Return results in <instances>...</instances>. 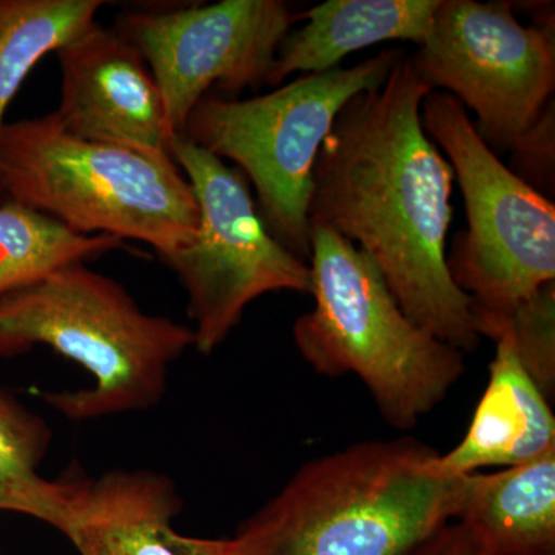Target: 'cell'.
<instances>
[{
	"instance_id": "cell-17",
	"label": "cell",
	"mask_w": 555,
	"mask_h": 555,
	"mask_svg": "<svg viewBox=\"0 0 555 555\" xmlns=\"http://www.w3.org/2000/svg\"><path fill=\"white\" fill-rule=\"evenodd\" d=\"M104 5L102 0H0V131L33 68L96 24Z\"/></svg>"
},
{
	"instance_id": "cell-4",
	"label": "cell",
	"mask_w": 555,
	"mask_h": 555,
	"mask_svg": "<svg viewBox=\"0 0 555 555\" xmlns=\"http://www.w3.org/2000/svg\"><path fill=\"white\" fill-rule=\"evenodd\" d=\"M0 196L79 235L147 244L160 259L195 240L199 207L173 156L75 137L53 113L5 122Z\"/></svg>"
},
{
	"instance_id": "cell-12",
	"label": "cell",
	"mask_w": 555,
	"mask_h": 555,
	"mask_svg": "<svg viewBox=\"0 0 555 555\" xmlns=\"http://www.w3.org/2000/svg\"><path fill=\"white\" fill-rule=\"evenodd\" d=\"M175 481L150 469L112 470L87 480L65 537L80 555H229L230 539L179 534Z\"/></svg>"
},
{
	"instance_id": "cell-6",
	"label": "cell",
	"mask_w": 555,
	"mask_h": 555,
	"mask_svg": "<svg viewBox=\"0 0 555 555\" xmlns=\"http://www.w3.org/2000/svg\"><path fill=\"white\" fill-rule=\"evenodd\" d=\"M404 53L386 49L353 67L301 75L250 100L207 94L181 134L238 167L273 238L306 262L318 152L347 102L383 86Z\"/></svg>"
},
{
	"instance_id": "cell-5",
	"label": "cell",
	"mask_w": 555,
	"mask_h": 555,
	"mask_svg": "<svg viewBox=\"0 0 555 555\" xmlns=\"http://www.w3.org/2000/svg\"><path fill=\"white\" fill-rule=\"evenodd\" d=\"M315 308L295 321L294 341L313 371L357 375L383 418L412 429L465 374V352L416 326L375 262L324 225H310Z\"/></svg>"
},
{
	"instance_id": "cell-15",
	"label": "cell",
	"mask_w": 555,
	"mask_h": 555,
	"mask_svg": "<svg viewBox=\"0 0 555 555\" xmlns=\"http://www.w3.org/2000/svg\"><path fill=\"white\" fill-rule=\"evenodd\" d=\"M492 555H555V449L496 474H474L459 517Z\"/></svg>"
},
{
	"instance_id": "cell-21",
	"label": "cell",
	"mask_w": 555,
	"mask_h": 555,
	"mask_svg": "<svg viewBox=\"0 0 555 555\" xmlns=\"http://www.w3.org/2000/svg\"><path fill=\"white\" fill-rule=\"evenodd\" d=\"M412 555H492L480 537L463 521L444 526Z\"/></svg>"
},
{
	"instance_id": "cell-3",
	"label": "cell",
	"mask_w": 555,
	"mask_h": 555,
	"mask_svg": "<svg viewBox=\"0 0 555 555\" xmlns=\"http://www.w3.org/2000/svg\"><path fill=\"white\" fill-rule=\"evenodd\" d=\"M50 347L93 378L86 389L50 390L43 401L72 422L155 408L193 328L141 309L129 291L87 262L65 266L0 298V357Z\"/></svg>"
},
{
	"instance_id": "cell-11",
	"label": "cell",
	"mask_w": 555,
	"mask_h": 555,
	"mask_svg": "<svg viewBox=\"0 0 555 555\" xmlns=\"http://www.w3.org/2000/svg\"><path fill=\"white\" fill-rule=\"evenodd\" d=\"M61 101L54 115L75 137L171 156L178 137L144 57L118 28L93 24L56 51Z\"/></svg>"
},
{
	"instance_id": "cell-19",
	"label": "cell",
	"mask_w": 555,
	"mask_h": 555,
	"mask_svg": "<svg viewBox=\"0 0 555 555\" xmlns=\"http://www.w3.org/2000/svg\"><path fill=\"white\" fill-rule=\"evenodd\" d=\"M474 326L492 341L505 338L546 398L555 386V281L514 308L492 310L474 302Z\"/></svg>"
},
{
	"instance_id": "cell-18",
	"label": "cell",
	"mask_w": 555,
	"mask_h": 555,
	"mask_svg": "<svg viewBox=\"0 0 555 555\" xmlns=\"http://www.w3.org/2000/svg\"><path fill=\"white\" fill-rule=\"evenodd\" d=\"M124 248L107 235H79L13 201L0 203V298L31 286L54 270Z\"/></svg>"
},
{
	"instance_id": "cell-14",
	"label": "cell",
	"mask_w": 555,
	"mask_h": 555,
	"mask_svg": "<svg viewBox=\"0 0 555 555\" xmlns=\"http://www.w3.org/2000/svg\"><path fill=\"white\" fill-rule=\"evenodd\" d=\"M441 0H327L301 14L306 25L291 31L278 50L268 86L280 87L295 73L339 67L353 51L389 40L426 39Z\"/></svg>"
},
{
	"instance_id": "cell-20",
	"label": "cell",
	"mask_w": 555,
	"mask_h": 555,
	"mask_svg": "<svg viewBox=\"0 0 555 555\" xmlns=\"http://www.w3.org/2000/svg\"><path fill=\"white\" fill-rule=\"evenodd\" d=\"M554 102L543 113L539 122L532 127L513 150L514 173L528 182L537 192L540 189H553L554 147H555Z\"/></svg>"
},
{
	"instance_id": "cell-13",
	"label": "cell",
	"mask_w": 555,
	"mask_h": 555,
	"mask_svg": "<svg viewBox=\"0 0 555 555\" xmlns=\"http://www.w3.org/2000/svg\"><path fill=\"white\" fill-rule=\"evenodd\" d=\"M495 345L488 386L465 438L448 454L437 456V469L447 476H467L489 466H520L555 449V418L545 393L507 339Z\"/></svg>"
},
{
	"instance_id": "cell-8",
	"label": "cell",
	"mask_w": 555,
	"mask_h": 555,
	"mask_svg": "<svg viewBox=\"0 0 555 555\" xmlns=\"http://www.w3.org/2000/svg\"><path fill=\"white\" fill-rule=\"evenodd\" d=\"M171 156L189 179L199 225L188 247L163 259L188 292L195 349L208 356L238 326L244 310L272 292H312L308 262L273 238L238 169L178 134Z\"/></svg>"
},
{
	"instance_id": "cell-7",
	"label": "cell",
	"mask_w": 555,
	"mask_h": 555,
	"mask_svg": "<svg viewBox=\"0 0 555 555\" xmlns=\"http://www.w3.org/2000/svg\"><path fill=\"white\" fill-rule=\"evenodd\" d=\"M422 124L454 170L467 230L452 241L448 269L481 308L506 310L555 281V206L518 178L480 138L447 91L422 104Z\"/></svg>"
},
{
	"instance_id": "cell-10",
	"label": "cell",
	"mask_w": 555,
	"mask_h": 555,
	"mask_svg": "<svg viewBox=\"0 0 555 555\" xmlns=\"http://www.w3.org/2000/svg\"><path fill=\"white\" fill-rule=\"evenodd\" d=\"M301 21L281 0H221L119 17L118 30L137 47L158 82L171 126L217 87L225 98L268 86L278 50Z\"/></svg>"
},
{
	"instance_id": "cell-16",
	"label": "cell",
	"mask_w": 555,
	"mask_h": 555,
	"mask_svg": "<svg viewBox=\"0 0 555 555\" xmlns=\"http://www.w3.org/2000/svg\"><path fill=\"white\" fill-rule=\"evenodd\" d=\"M53 440L49 423L0 389V513L22 514L65 534L89 478L39 473Z\"/></svg>"
},
{
	"instance_id": "cell-9",
	"label": "cell",
	"mask_w": 555,
	"mask_h": 555,
	"mask_svg": "<svg viewBox=\"0 0 555 555\" xmlns=\"http://www.w3.org/2000/svg\"><path fill=\"white\" fill-rule=\"evenodd\" d=\"M412 61L430 89L476 113L489 149L514 150L553 102L554 16L524 27L514 3L441 0Z\"/></svg>"
},
{
	"instance_id": "cell-2",
	"label": "cell",
	"mask_w": 555,
	"mask_h": 555,
	"mask_svg": "<svg viewBox=\"0 0 555 555\" xmlns=\"http://www.w3.org/2000/svg\"><path fill=\"white\" fill-rule=\"evenodd\" d=\"M415 438L313 460L240 525L229 555H412L459 520L474 474L447 476Z\"/></svg>"
},
{
	"instance_id": "cell-1",
	"label": "cell",
	"mask_w": 555,
	"mask_h": 555,
	"mask_svg": "<svg viewBox=\"0 0 555 555\" xmlns=\"http://www.w3.org/2000/svg\"><path fill=\"white\" fill-rule=\"evenodd\" d=\"M430 91L404 53L383 86L347 102L318 152L309 221L356 244L416 326L466 353L481 338L448 269L455 175L423 129Z\"/></svg>"
}]
</instances>
